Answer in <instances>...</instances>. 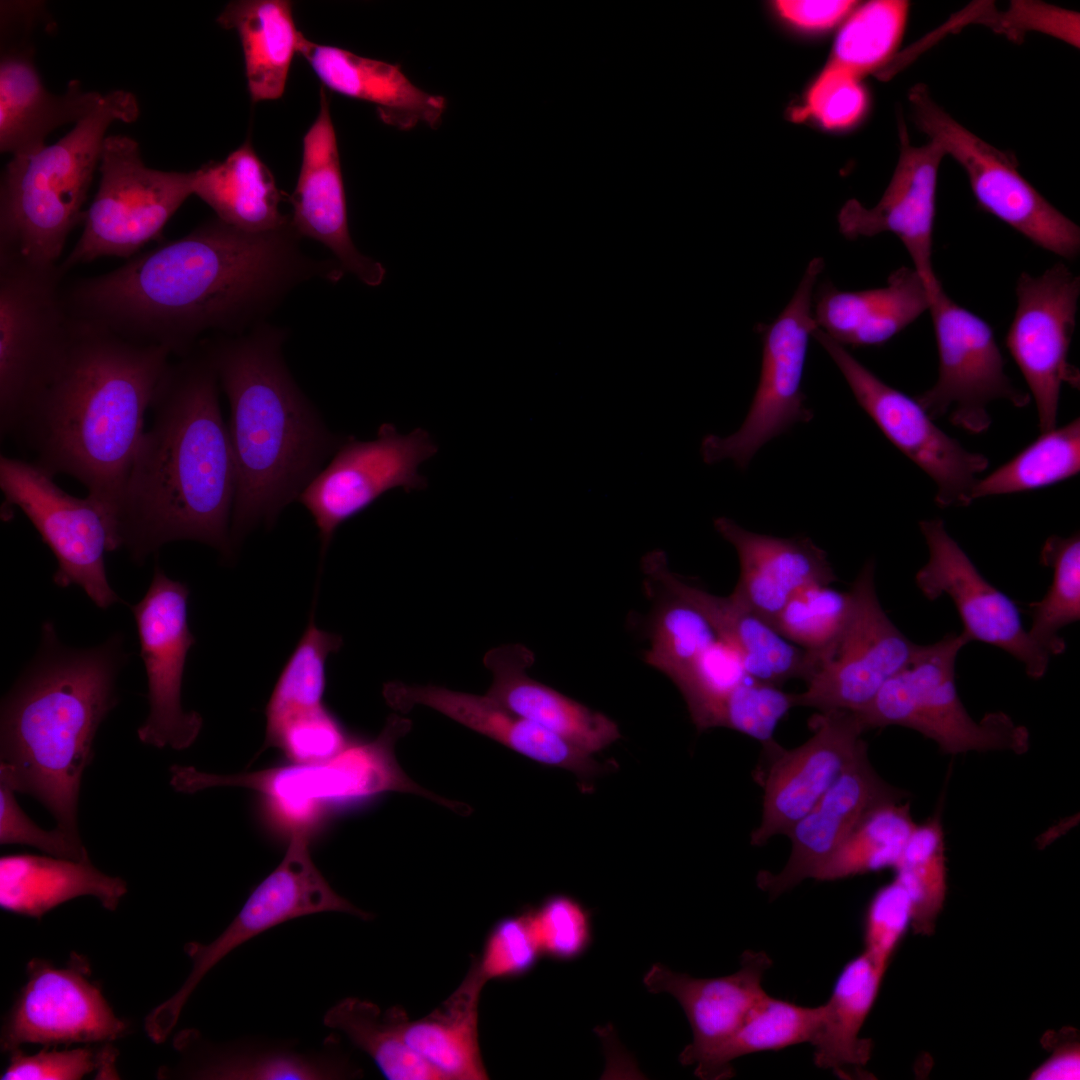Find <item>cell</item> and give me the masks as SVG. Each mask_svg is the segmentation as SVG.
I'll list each match as a JSON object with an SVG mask.
<instances>
[{
	"mask_svg": "<svg viewBox=\"0 0 1080 1080\" xmlns=\"http://www.w3.org/2000/svg\"><path fill=\"white\" fill-rule=\"evenodd\" d=\"M297 237L291 223L248 233L215 218L110 272L78 280L65 302L74 317L184 356L201 334L238 328L297 283L341 277L337 263L304 257Z\"/></svg>",
	"mask_w": 1080,
	"mask_h": 1080,
	"instance_id": "cell-1",
	"label": "cell"
},
{
	"mask_svg": "<svg viewBox=\"0 0 1080 1080\" xmlns=\"http://www.w3.org/2000/svg\"><path fill=\"white\" fill-rule=\"evenodd\" d=\"M170 361L118 504L119 547L142 563L163 545L198 541L229 556L236 468L205 350Z\"/></svg>",
	"mask_w": 1080,
	"mask_h": 1080,
	"instance_id": "cell-2",
	"label": "cell"
},
{
	"mask_svg": "<svg viewBox=\"0 0 1080 1080\" xmlns=\"http://www.w3.org/2000/svg\"><path fill=\"white\" fill-rule=\"evenodd\" d=\"M171 356L165 347L72 316L64 352L18 439L53 476L84 485L115 522L146 412Z\"/></svg>",
	"mask_w": 1080,
	"mask_h": 1080,
	"instance_id": "cell-3",
	"label": "cell"
},
{
	"mask_svg": "<svg viewBox=\"0 0 1080 1080\" xmlns=\"http://www.w3.org/2000/svg\"><path fill=\"white\" fill-rule=\"evenodd\" d=\"M122 645L115 634L96 647L68 648L46 622L37 657L2 704L0 779L41 802L75 838L82 775L117 704Z\"/></svg>",
	"mask_w": 1080,
	"mask_h": 1080,
	"instance_id": "cell-4",
	"label": "cell"
},
{
	"mask_svg": "<svg viewBox=\"0 0 1080 1080\" xmlns=\"http://www.w3.org/2000/svg\"><path fill=\"white\" fill-rule=\"evenodd\" d=\"M283 334L258 329L202 343L230 405L236 493L234 545L297 500L342 441L303 396L281 356Z\"/></svg>",
	"mask_w": 1080,
	"mask_h": 1080,
	"instance_id": "cell-5",
	"label": "cell"
},
{
	"mask_svg": "<svg viewBox=\"0 0 1080 1080\" xmlns=\"http://www.w3.org/2000/svg\"><path fill=\"white\" fill-rule=\"evenodd\" d=\"M135 95L103 94L99 104L62 138L5 165L0 182V259L34 267L58 266L71 231L83 222L106 131L115 121L135 122Z\"/></svg>",
	"mask_w": 1080,
	"mask_h": 1080,
	"instance_id": "cell-6",
	"label": "cell"
},
{
	"mask_svg": "<svg viewBox=\"0 0 1080 1080\" xmlns=\"http://www.w3.org/2000/svg\"><path fill=\"white\" fill-rule=\"evenodd\" d=\"M409 719L393 714L380 734L367 742H350L336 756L314 763L268 768L255 772L219 775L192 766L171 767L172 787L195 793L211 787H241L272 800L296 818L292 825L309 823L319 803L374 796L389 791L411 793L454 808L455 802L434 794L410 779L395 757V745L411 729Z\"/></svg>",
	"mask_w": 1080,
	"mask_h": 1080,
	"instance_id": "cell-7",
	"label": "cell"
},
{
	"mask_svg": "<svg viewBox=\"0 0 1080 1080\" xmlns=\"http://www.w3.org/2000/svg\"><path fill=\"white\" fill-rule=\"evenodd\" d=\"M59 265L0 259V431L19 439L66 347L72 316Z\"/></svg>",
	"mask_w": 1080,
	"mask_h": 1080,
	"instance_id": "cell-8",
	"label": "cell"
},
{
	"mask_svg": "<svg viewBox=\"0 0 1080 1080\" xmlns=\"http://www.w3.org/2000/svg\"><path fill=\"white\" fill-rule=\"evenodd\" d=\"M968 643L961 634L922 645L916 658L890 678L871 703L857 713L866 731L898 725L918 731L949 754L1029 747L1028 730L1003 712L974 720L962 704L955 684V663Z\"/></svg>",
	"mask_w": 1080,
	"mask_h": 1080,
	"instance_id": "cell-9",
	"label": "cell"
},
{
	"mask_svg": "<svg viewBox=\"0 0 1080 1080\" xmlns=\"http://www.w3.org/2000/svg\"><path fill=\"white\" fill-rule=\"evenodd\" d=\"M98 170L99 186L85 211L82 233L59 265L63 274L102 257L130 259L161 235L193 195L195 171L147 167L138 142L126 135L105 137Z\"/></svg>",
	"mask_w": 1080,
	"mask_h": 1080,
	"instance_id": "cell-10",
	"label": "cell"
},
{
	"mask_svg": "<svg viewBox=\"0 0 1080 1080\" xmlns=\"http://www.w3.org/2000/svg\"><path fill=\"white\" fill-rule=\"evenodd\" d=\"M328 911L371 917L338 895L318 870L311 858L309 826H293L282 861L255 887L227 928L211 943L185 945L191 972L180 989L145 1018L148 1037L156 1043L167 1039L202 978L234 949L283 922Z\"/></svg>",
	"mask_w": 1080,
	"mask_h": 1080,
	"instance_id": "cell-11",
	"label": "cell"
},
{
	"mask_svg": "<svg viewBox=\"0 0 1080 1080\" xmlns=\"http://www.w3.org/2000/svg\"><path fill=\"white\" fill-rule=\"evenodd\" d=\"M908 99L915 125L964 169L981 208L1042 249L1065 260L1078 257L1079 226L1021 175L1012 154L961 125L932 99L925 84L914 85Z\"/></svg>",
	"mask_w": 1080,
	"mask_h": 1080,
	"instance_id": "cell-12",
	"label": "cell"
},
{
	"mask_svg": "<svg viewBox=\"0 0 1080 1080\" xmlns=\"http://www.w3.org/2000/svg\"><path fill=\"white\" fill-rule=\"evenodd\" d=\"M823 269L824 260L813 258L783 311L772 323L760 327L761 371L749 411L736 432L704 437L700 453L705 463L730 459L744 469L767 442L813 418L805 404L802 378L809 338L818 328L813 297Z\"/></svg>",
	"mask_w": 1080,
	"mask_h": 1080,
	"instance_id": "cell-13",
	"label": "cell"
},
{
	"mask_svg": "<svg viewBox=\"0 0 1080 1080\" xmlns=\"http://www.w3.org/2000/svg\"><path fill=\"white\" fill-rule=\"evenodd\" d=\"M34 461L1 456L0 488L5 503L19 508L57 560L59 587L77 585L101 609L120 599L110 586L105 552L119 548L114 518L95 500L62 490Z\"/></svg>",
	"mask_w": 1080,
	"mask_h": 1080,
	"instance_id": "cell-14",
	"label": "cell"
},
{
	"mask_svg": "<svg viewBox=\"0 0 1080 1080\" xmlns=\"http://www.w3.org/2000/svg\"><path fill=\"white\" fill-rule=\"evenodd\" d=\"M869 559L851 585V611L836 643L817 662L795 706L819 712L866 708L881 687L906 668L922 645L909 640L882 609Z\"/></svg>",
	"mask_w": 1080,
	"mask_h": 1080,
	"instance_id": "cell-15",
	"label": "cell"
},
{
	"mask_svg": "<svg viewBox=\"0 0 1080 1080\" xmlns=\"http://www.w3.org/2000/svg\"><path fill=\"white\" fill-rule=\"evenodd\" d=\"M929 312L938 349V378L916 400L932 419L948 415L953 425L979 434L991 425L987 410L991 401L1003 399L1016 407L1030 402V394L1007 376L988 323L955 303L943 287L933 296Z\"/></svg>",
	"mask_w": 1080,
	"mask_h": 1080,
	"instance_id": "cell-16",
	"label": "cell"
},
{
	"mask_svg": "<svg viewBox=\"0 0 1080 1080\" xmlns=\"http://www.w3.org/2000/svg\"><path fill=\"white\" fill-rule=\"evenodd\" d=\"M812 337L834 361L854 397L884 435L935 482L940 507L967 506L986 456L965 449L941 430L916 399L891 387L843 345L817 328Z\"/></svg>",
	"mask_w": 1080,
	"mask_h": 1080,
	"instance_id": "cell-17",
	"label": "cell"
},
{
	"mask_svg": "<svg viewBox=\"0 0 1080 1080\" xmlns=\"http://www.w3.org/2000/svg\"><path fill=\"white\" fill-rule=\"evenodd\" d=\"M45 3L1 1L0 5V151L22 158L46 147L56 128L77 123L103 94L68 83L62 94L49 92L35 65L32 36L45 20Z\"/></svg>",
	"mask_w": 1080,
	"mask_h": 1080,
	"instance_id": "cell-18",
	"label": "cell"
},
{
	"mask_svg": "<svg viewBox=\"0 0 1080 1080\" xmlns=\"http://www.w3.org/2000/svg\"><path fill=\"white\" fill-rule=\"evenodd\" d=\"M436 452L437 445L427 431L417 428L400 434L389 423L379 427L373 440H343L297 499L314 519L322 553L342 523L385 492L424 489L427 482L418 468Z\"/></svg>",
	"mask_w": 1080,
	"mask_h": 1080,
	"instance_id": "cell-19",
	"label": "cell"
},
{
	"mask_svg": "<svg viewBox=\"0 0 1080 1080\" xmlns=\"http://www.w3.org/2000/svg\"><path fill=\"white\" fill-rule=\"evenodd\" d=\"M1016 296L1006 346L1035 401L1043 433L1056 427L1062 385L1079 384L1068 353L1076 326L1080 277L1061 262L1038 276L1022 272Z\"/></svg>",
	"mask_w": 1080,
	"mask_h": 1080,
	"instance_id": "cell-20",
	"label": "cell"
},
{
	"mask_svg": "<svg viewBox=\"0 0 1080 1080\" xmlns=\"http://www.w3.org/2000/svg\"><path fill=\"white\" fill-rule=\"evenodd\" d=\"M189 589L155 566L144 597L131 606L147 675L149 714L138 728L144 744L188 748L202 728V717L182 708L181 688L189 650L196 643L188 625Z\"/></svg>",
	"mask_w": 1080,
	"mask_h": 1080,
	"instance_id": "cell-21",
	"label": "cell"
},
{
	"mask_svg": "<svg viewBox=\"0 0 1080 1080\" xmlns=\"http://www.w3.org/2000/svg\"><path fill=\"white\" fill-rule=\"evenodd\" d=\"M84 957L74 955L65 967L34 958L27 981L1 1029V1050L23 1044L46 1046L71 1043H109L126 1033L97 983L89 980Z\"/></svg>",
	"mask_w": 1080,
	"mask_h": 1080,
	"instance_id": "cell-22",
	"label": "cell"
},
{
	"mask_svg": "<svg viewBox=\"0 0 1080 1080\" xmlns=\"http://www.w3.org/2000/svg\"><path fill=\"white\" fill-rule=\"evenodd\" d=\"M809 727L812 736L799 746L786 749L775 740L763 746L767 763L756 776L763 788L762 817L752 845L787 835L866 744V729L853 711L818 712Z\"/></svg>",
	"mask_w": 1080,
	"mask_h": 1080,
	"instance_id": "cell-23",
	"label": "cell"
},
{
	"mask_svg": "<svg viewBox=\"0 0 1080 1080\" xmlns=\"http://www.w3.org/2000/svg\"><path fill=\"white\" fill-rule=\"evenodd\" d=\"M919 526L929 550L927 563L915 576L922 594L931 601L948 596L968 642L996 646L1022 662L1030 677L1041 678L1051 656L1030 639L1014 601L981 575L943 520H923Z\"/></svg>",
	"mask_w": 1080,
	"mask_h": 1080,
	"instance_id": "cell-24",
	"label": "cell"
},
{
	"mask_svg": "<svg viewBox=\"0 0 1080 1080\" xmlns=\"http://www.w3.org/2000/svg\"><path fill=\"white\" fill-rule=\"evenodd\" d=\"M898 132L900 154L884 194L871 208L848 200L837 217L839 231L848 239L893 233L906 248L913 268L937 291L942 285L932 263L933 230L938 171L946 154L934 141L912 145L901 117Z\"/></svg>",
	"mask_w": 1080,
	"mask_h": 1080,
	"instance_id": "cell-25",
	"label": "cell"
},
{
	"mask_svg": "<svg viewBox=\"0 0 1080 1080\" xmlns=\"http://www.w3.org/2000/svg\"><path fill=\"white\" fill-rule=\"evenodd\" d=\"M289 199L291 227L299 237L322 243L343 271L365 285L376 287L383 282L385 267L363 255L350 235L337 138L323 88L317 118L303 137L300 172Z\"/></svg>",
	"mask_w": 1080,
	"mask_h": 1080,
	"instance_id": "cell-26",
	"label": "cell"
},
{
	"mask_svg": "<svg viewBox=\"0 0 1080 1080\" xmlns=\"http://www.w3.org/2000/svg\"><path fill=\"white\" fill-rule=\"evenodd\" d=\"M907 793L888 784L874 769L865 744L817 803L790 829L789 859L774 874L762 871L758 886L771 899L815 874L871 810L903 801Z\"/></svg>",
	"mask_w": 1080,
	"mask_h": 1080,
	"instance_id": "cell-27",
	"label": "cell"
},
{
	"mask_svg": "<svg viewBox=\"0 0 1080 1080\" xmlns=\"http://www.w3.org/2000/svg\"><path fill=\"white\" fill-rule=\"evenodd\" d=\"M642 567L663 591L691 604L707 619L746 676L780 687L791 679L806 682L812 675L814 661L809 652L789 642L731 595L716 596L683 581L669 569L664 552L647 553Z\"/></svg>",
	"mask_w": 1080,
	"mask_h": 1080,
	"instance_id": "cell-28",
	"label": "cell"
},
{
	"mask_svg": "<svg viewBox=\"0 0 1080 1080\" xmlns=\"http://www.w3.org/2000/svg\"><path fill=\"white\" fill-rule=\"evenodd\" d=\"M384 696L396 710L429 707L535 762L565 769L579 779L589 780L601 772L592 754L510 712L488 695L392 682L385 686Z\"/></svg>",
	"mask_w": 1080,
	"mask_h": 1080,
	"instance_id": "cell-29",
	"label": "cell"
},
{
	"mask_svg": "<svg viewBox=\"0 0 1080 1080\" xmlns=\"http://www.w3.org/2000/svg\"><path fill=\"white\" fill-rule=\"evenodd\" d=\"M740 968L731 975L694 978L657 963L643 977L651 993H668L682 1006L693 1040L679 1055L682 1065L699 1066L739 1029L756 1002L766 993L762 980L772 966L763 951L747 950Z\"/></svg>",
	"mask_w": 1080,
	"mask_h": 1080,
	"instance_id": "cell-30",
	"label": "cell"
},
{
	"mask_svg": "<svg viewBox=\"0 0 1080 1080\" xmlns=\"http://www.w3.org/2000/svg\"><path fill=\"white\" fill-rule=\"evenodd\" d=\"M714 528L739 559V579L730 595L772 628L798 590L838 580L826 552L809 537L759 534L723 516L714 520Z\"/></svg>",
	"mask_w": 1080,
	"mask_h": 1080,
	"instance_id": "cell-31",
	"label": "cell"
},
{
	"mask_svg": "<svg viewBox=\"0 0 1080 1080\" xmlns=\"http://www.w3.org/2000/svg\"><path fill=\"white\" fill-rule=\"evenodd\" d=\"M534 662V653L520 643L489 650L483 663L493 681L486 695L592 755L620 738L617 723L607 715L531 678L527 670Z\"/></svg>",
	"mask_w": 1080,
	"mask_h": 1080,
	"instance_id": "cell-32",
	"label": "cell"
},
{
	"mask_svg": "<svg viewBox=\"0 0 1080 1080\" xmlns=\"http://www.w3.org/2000/svg\"><path fill=\"white\" fill-rule=\"evenodd\" d=\"M297 53L325 87L373 104L379 118L387 125L405 131L421 123L431 128L441 123L445 98L418 88L399 65L362 57L336 46L321 45L303 33Z\"/></svg>",
	"mask_w": 1080,
	"mask_h": 1080,
	"instance_id": "cell-33",
	"label": "cell"
},
{
	"mask_svg": "<svg viewBox=\"0 0 1080 1080\" xmlns=\"http://www.w3.org/2000/svg\"><path fill=\"white\" fill-rule=\"evenodd\" d=\"M937 292L914 268L902 266L880 288L843 291L820 284L813 314L817 327L843 346H878L929 311Z\"/></svg>",
	"mask_w": 1080,
	"mask_h": 1080,
	"instance_id": "cell-34",
	"label": "cell"
},
{
	"mask_svg": "<svg viewBox=\"0 0 1080 1080\" xmlns=\"http://www.w3.org/2000/svg\"><path fill=\"white\" fill-rule=\"evenodd\" d=\"M127 891L126 882L99 871L88 854L79 860L32 854L0 859V906L41 918L58 905L80 896H93L115 910Z\"/></svg>",
	"mask_w": 1080,
	"mask_h": 1080,
	"instance_id": "cell-35",
	"label": "cell"
},
{
	"mask_svg": "<svg viewBox=\"0 0 1080 1080\" xmlns=\"http://www.w3.org/2000/svg\"><path fill=\"white\" fill-rule=\"evenodd\" d=\"M486 980L475 958L461 984L425 1017L410 1021L405 1014L402 1035L406 1044L436 1073L439 1080H485L478 1016Z\"/></svg>",
	"mask_w": 1080,
	"mask_h": 1080,
	"instance_id": "cell-36",
	"label": "cell"
},
{
	"mask_svg": "<svg viewBox=\"0 0 1080 1080\" xmlns=\"http://www.w3.org/2000/svg\"><path fill=\"white\" fill-rule=\"evenodd\" d=\"M193 194L222 222L248 233H266L290 225L280 210L284 193L248 139L223 161L195 170Z\"/></svg>",
	"mask_w": 1080,
	"mask_h": 1080,
	"instance_id": "cell-37",
	"label": "cell"
},
{
	"mask_svg": "<svg viewBox=\"0 0 1080 1080\" xmlns=\"http://www.w3.org/2000/svg\"><path fill=\"white\" fill-rule=\"evenodd\" d=\"M237 32L253 102L277 100L284 94L301 33L288 0L229 2L216 18Z\"/></svg>",
	"mask_w": 1080,
	"mask_h": 1080,
	"instance_id": "cell-38",
	"label": "cell"
},
{
	"mask_svg": "<svg viewBox=\"0 0 1080 1080\" xmlns=\"http://www.w3.org/2000/svg\"><path fill=\"white\" fill-rule=\"evenodd\" d=\"M887 969L862 952L850 960L839 974L811 1042L814 1063L831 1069L841 1078L850 1068L864 1067L871 1056L870 1039L860 1038L861 1029L875 1003Z\"/></svg>",
	"mask_w": 1080,
	"mask_h": 1080,
	"instance_id": "cell-39",
	"label": "cell"
},
{
	"mask_svg": "<svg viewBox=\"0 0 1080 1080\" xmlns=\"http://www.w3.org/2000/svg\"><path fill=\"white\" fill-rule=\"evenodd\" d=\"M189 1052V1051H187ZM190 1052L183 1075L193 1079H339L348 1075L346 1064L333 1054H303L285 1048L252 1045L205 1047Z\"/></svg>",
	"mask_w": 1080,
	"mask_h": 1080,
	"instance_id": "cell-40",
	"label": "cell"
},
{
	"mask_svg": "<svg viewBox=\"0 0 1080 1080\" xmlns=\"http://www.w3.org/2000/svg\"><path fill=\"white\" fill-rule=\"evenodd\" d=\"M822 1016V1005L804 1007L765 993L753 1006L736 1033L705 1062L696 1066L700 1079L733 1075L731 1062L751 1053L780 1050L811 1043Z\"/></svg>",
	"mask_w": 1080,
	"mask_h": 1080,
	"instance_id": "cell-41",
	"label": "cell"
},
{
	"mask_svg": "<svg viewBox=\"0 0 1080 1080\" xmlns=\"http://www.w3.org/2000/svg\"><path fill=\"white\" fill-rule=\"evenodd\" d=\"M405 1011L393 1007L384 1014L369 1001L347 997L332 1006L324 1024L341 1031L368 1054L390 1080H438L436 1073L406 1044L402 1035Z\"/></svg>",
	"mask_w": 1080,
	"mask_h": 1080,
	"instance_id": "cell-42",
	"label": "cell"
},
{
	"mask_svg": "<svg viewBox=\"0 0 1080 1080\" xmlns=\"http://www.w3.org/2000/svg\"><path fill=\"white\" fill-rule=\"evenodd\" d=\"M915 826L909 803L879 805L860 820L813 879L835 881L894 869Z\"/></svg>",
	"mask_w": 1080,
	"mask_h": 1080,
	"instance_id": "cell-43",
	"label": "cell"
},
{
	"mask_svg": "<svg viewBox=\"0 0 1080 1080\" xmlns=\"http://www.w3.org/2000/svg\"><path fill=\"white\" fill-rule=\"evenodd\" d=\"M1080 471L1079 418L1041 433L1010 461L979 479L972 501L993 495L1043 488L1069 479Z\"/></svg>",
	"mask_w": 1080,
	"mask_h": 1080,
	"instance_id": "cell-44",
	"label": "cell"
},
{
	"mask_svg": "<svg viewBox=\"0 0 1080 1080\" xmlns=\"http://www.w3.org/2000/svg\"><path fill=\"white\" fill-rule=\"evenodd\" d=\"M649 622L650 649L645 662L665 674L677 688L695 672L719 642L707 619L691 604L663 591Z\"/></svg>",
	"mask_w": 1080,
	"mask_h": 1080,
	"instance_id": "cell-45",
	"label": "cell"
},
{
	"mask_svg": "<svg viewBox=\"0 0 1080 1080\" xmlns=\"http://www.w3.org/2000/svg\"><path fill=\"white\" fill-rule=\"evenodd\" d=\"M894 870L910 898L913 931L932 934L948 890L944 831L938 814L916 824Z\"/></svg>",
	"mask_w": 1080,
	"mask_h": 1080,
	"instance_id": "cell-46",
	"label": "cell"
},
{
	"mask_svg": "<svg viewBox=\"0 0 1080 1080\" xmlns=\"http://www.w3.org/2000/svg\"><path fill=\"white\" fill-rule=\"evenodd\" d=\"M909 7L902 0H875L855 7L836 37L828 64L860 79L881 71L902 39Z\"/></svg>",
	"mask_w": 1080,
	"mask_h": 1080,
	"instance_id": "cell-47",
	"label": "cell"
},
{
	"mask_svg": "<svg viewBox=\"0 0 1080 1080\" xmlns=\"http://www.w3.org/2000/svg\"><path fill=\"white\" fill-rule=\"evenodd\" d=\"M342 637L319 628L311 613L309 623L284 665L265 709L266 731L290 717L318 708L326 690V662L338 652Z\"/></svg>",
	"mask_w": 1080,
	"mask_h": 1080,
	"instance_id": "cell-48",
	"label": "cell"
},
{
	"mask_svg": "<svg viewBox=\"0 0 1080 1080\" xmlns=\"http://www.w3.org/2000/svg\"><path fill=\"white\" fill-rule=\"evenodd\" d=\"M1041 563L1052 569V583L1045 596L1029 604L1030 639L1050 656L1064 652L1058 635L1064 626L1080 618V536H1050L1041 550Z\"/></svg>",
	"mask_w": 1080,
	"mask_h": 1080,
	"instance_id": "cell-49",
	"label": "cell"
},
{
	"mask_svg": "<svg viewBox=\"0 0 1080 1080\" xmlns=\"http://www.w3.org/2000/svg\"><path fill=\"white\" fill-rule=\"evenodd\" d=\"M851 605L850 590L809 585L790 598L773 628L789 642L809 652L816 665L842 634Z\"/></svg>",
	"mask_w": 1080,
	"mask_h": 1080,
	"instance_id": "cell-50",
	"label": "cell"
},
{
	"mask_svg": "<svg viewBox=\"0 0 1080 1080\" xmlns=\"http://www.w3.org/2000/svg\"><path fill=\"white\" fill-rule=\"evenodd\" d=\"M743 675L724 693L714 712L711 728L723 727L758 740L774 741L780 720L795 707V693Z\"/></svg>",
	"mask_w": 1080,
	"mask_h": 1080,
	"instance_id": "cell-51",
	"label": "cell"
},
{
	"mask_svg": "<svg viewBox=\"0 0 1080 1080\" xmlns=\"http://www.w3.org/2000/svg\"><path fill=\"white\" fill-rule=\"evenodd\" d=\"M542 956L569 961L581 956L592 940L591 916L576 899L563 894L525 909Z\"/></svg>",
	"mask_w": 1080,
	"mask_h": 1080,
	"instance_id": "cell-52",
	"label": "cell"
},
{
	"mask_svg": "<svg viewBox=\"0 0 1080 1080\" xmlns=\"http://www.w3.org/2000/svg\"><path fill=\"white\" fill-rule=\"evenodd\" d=\"M867 106L868 95L860 78L827 64L790 116L793 121L811 118L824 128L843 129L856 124Z\"/></svg>",
	"mask_w": 1080,
	"mask_h": 1080,
	"instance_id": "cell-53",
	"label": "cell"
},
{
	"mask_svg": "<svg viewBox=\"0 0 1080 1080\" xmlns=\"http://www.w3.org/2000/svg\"><path fill=\"white\" fill-rule=\"evenodd\" d=\"M116 1050L81 1047L65 1050H42L26 1055L20 1049L10 1052L2 1080H79L96 1071L100 1079L118 1078Z\"/></svg>",
	"mask_w": 1080,
	"mask_h": 1080,
	"instance_id": "cell-54",
	"label": "cell"
},
{
	"mask_svg": "<svg viewBox=\"0 0 1080 1080\" xmlns=\"http://www.w3.org/2000/svg\"><path fill=\"white\" fill-rule=\"evenodd\" d=\"M350 742L340 722L322 705L266 732L264 746L281 749L294 763H314L336 756Z\"/></svg>",
	"mask_w": 1080,
	"mask_h": 1080,
	"instance_id": "cell-55",
	"label": "cell"
},
{
	"mask_svg": "<svg viewBox=\"0 0 1080 1080\" xmlns=\"http://www.w3.org/2000/svg\"><path fill=\"white\" fill-rule=\"evenodd\" d=\"M542 956L526 910L500 919L490 930L476 964L482 977L503 980L520 977Z\"/></svg>",
	"mask_w": 1080,
	"mask_h": 1080,
	"instance_id": "cell-56",
	"label": "cell"
},
{
	"mask_svg": "<svg viewBox=\"0 0 1080 1080\" xmlns=\"http://www.w3.org/2000/svg\"><path fill=\"white\" fill-rule=\"evenodd\" d=\"M912 909L904 887L894 878L871 898L864 917V953L878 965L890 961L911 926Z\"/></svg>",
	"mask_w": 1080,
	"mask_h": 1080,
	"instance_id": "cell-57",
	"label": "cell"
},
{
	"mask_svg": "<svg viewBox=\"0 0 1080 1080\" xmlns=\"http://www.w3.org/2000/svg\"><path fill=\"white\" fill-rule=\"evenodd\" d=\"M15 790L0 779V843L26 844L48 854L79 860L87 851L80 838L68 835L59 828L44 830L36 825L20 808Z\"/></svg>",
	"mask_w": 1080,
	"mask_h": 1080,
	"instance_id": "cell-58",
	"label": "cell"
},
{
	"mask_svg": "<svg viewBox=\"0 0 1080 1080\" xmlns=\"http://www.w3.org/2000/svg\"><path fill=\"white\" fill-rule=\"evenodd\" d=\"M988 26L1011 40L1026 31H1040L1079 47V13L1036 1H1013L997 21Z\"/></svg>",
	"mask_w": 1080,
	"mask_h": 1080,
	"instance_id": "cell-59",
	"label": "cell"
},
{
	"mask_svg": "<svg viewBox=\"0 0 1080 1080\" xmlns=\"http://www.w3.org/2000/svg\"><path fill=\"white\" fill-rule=\"evenodd\" d=\"M855 1L782 0L775 6L781 17L806 30L830 28L847 17L856 7Z\"/></svg>",
	"mask_w": 1080,
	"mask_h": 1080,
	"instance_id": "cell-60",
	"label": "cell"
},
{
	"mask_svg": "<svg viewBox=\"0 0 1080 1080\" xmlns=\"http://www.w3.org/2000/svg\"><path fill=\"white\" fill-rule=\"evenodd\" d=\"M1079 1043L1073 1039L1058 1045L1045 1063L1036 1068L1031 1079H1079Z\"/></svg>",
	"mask_w": 1080,
	"mask_h": 1080,
	"instance_id": "cell-61",
	"label": "cell"
}]
</instances>
